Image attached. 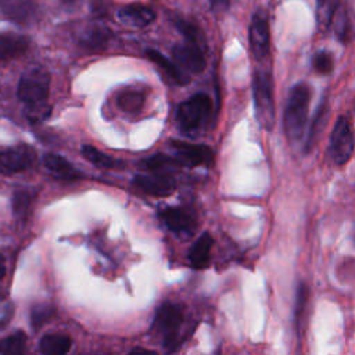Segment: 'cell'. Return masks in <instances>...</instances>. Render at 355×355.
Here are the masks:
<instances>
[{
	"mask_svg": "<svg viewBox=\"0 0 355 355\" xmlns=\"http://www.w3.org/2000/svg\"><path fill=\"white\" fill-rule=\"evenodd\" d=\"M309 101L311 89L306 83L300 82L290 89L283 114V128L290 143L298 141L304 135L308 121Z\"/></svg>",
	"mask_w": 355,
	"mask_h": 355,
	"instance_id": "cell-1",
	"label": "cell"
},
{
	"mask_svg": "<svg viewBox=\"0 0 355 355\" xmlns=\"http://www.w3.org/2000/svg\"><path fill=\"white\" fill-rule=\"evenodd\" d=\"M252 97L255 116L258 123L265 130H272L276 121L273 83L266 71H257L252 78Z\"/></svg>",
	"mask_w": 355,
	"mask_h": 355,
	"instance_id": "cell-2",
	"label": "cell"
},
{
	"mask_svg": "<svg viewBox=\"0 0 355 355\" xmlns=\"http://www.w3.org/2000/svg\"><path fill=\"white\" fill-rule=\"evenodd\" d=\"M212 114L211 98L204 93H197L183 101L176 112V121L183 132L200 130L209 121Z\"/></svg>",
	"mask_w": 355,
	"mask_h": 355,
	"instance_id": "cell-3",
	"label": "cell"
},
{
	"mask_svg": "<svg viewBox=\"0 0 355 355\" xmlns=\"http://www.w3.org/2000/svg\"><path fill=\"white\" fill-rule=\"evenodd\" d=\"M355 150V135L351 122L341 115L334 122L329 139V155L336 165H345Z\"/></svg>",
	"mask_w": 355,
	"mask_h": 355,
	"instance_id": "cell-4",
	"label": "cell"
},
{
	"mask_svg": "<svg viewBox=\"0 0 355 355\" xmlns=\"http://www.w3.org/2000/svg\"><path fill=\"white\" fill-rule=\"evenodd\" d=\"M50 87V75L46 69L35 67L28 69L19 79L18 97L25 104L47 100Z\"/></svg>",
	"mask_w": 355,
	"mask_h": 355,
	"instance_id": "cell-5",
	"label": "cell"
},
{
	"mask_svg": "<svg viewBox=\"0 0 355 355\" xmlns=\"http://www.w3.org/2000/svg\"><path fill=\"white\" fill-rule=\"evenodd\" d=\"M248 42L250 49L257 60H263L269 54V22L265 12H255L252 15L250 29H248Z\"/></svg>",
	"mask_w": 355,
	"mask_h": 355,
	"instance_id": "cell-6",
	"label": "cell"
},
{
	"mask_svg": "<svg viewBox=\"0 0 355 355\" xmlns=\"http://www.w3.org/2000/svg\"><path fill=\"white\" fill-rule=\"evenodd\" d=\"M36 158L35 151L29 146H17L0 153V172L12 175L28 169Z\"/></svg>",
	"mask_w": 355,
	"mask_h": 355,
	"instance_id": "cell-7",
	"label": "cell"
},
{
	"mask_svg": "<svg viewBox=\"0 0 355 355\" xmlns=\"http://www.w3.org/2000/svg\"><path fill=\"white\" fill-rule=\"evenodd\" d=\"M172 147L176 151L178 164L187 166L211 165L214 162V151L202 144H189L182 141H173Z\"/></svg>",
	"mask_w": 355,
	"mask_h": 355,
	"instance_id": "cell-8",
	"label": "cell"
},
{
	"mask_svg": "<svg viewBox=\"0 0 355 355\" xmlns=\"http://www.w3.org/2000/svg\"><path fill=\"white\" fill-rule=\"evenodd\" d=\"M0 10L12 22L29 25L37 19L36 0H0Z\"/></svg>",
	"mask_w": 355,
	"mask_h": 355,
	"instance_id": "cell-9",
	"label": "cell"
},
{
	"mask_svg": "<svg viewBox=\"0 0 355 355\" xmlns=\"http://www.w3.org/2000/svg\"><path fill=\"white\" fill-rule=\"evenodd\" d=\"M182 320V311L176 305L166 304L158 309L155 316V326L162 333L166 345H171L175 341Z\"/></svg>",
	"mask_w": 355,
	"mask_h": 355,
	"instance_id": "cell-10",
	"label": "cell"
},
{
	"mask_svg": "<svg viewBox=\"0 0 355 355\" xmlns=\"http://www.w3.org/2000/svg\"><path fill=\"white\" fill-rule=\"evenodd\" d=\"M173 58L187 71L200 73L205 68L204 54L197 43L187 42L184 44H176L172 49Z\"/></svg>",
	"mask_w": 355,
	"mask_h": 355,
	"instance_id": "cell-11",
	"label": "cell"
},
{
	"mask_svg": "<svg viewBox=\"0 0 355 355\" xmlns=\"http://www.w3.org/2000/svg\"><path fill=\"white\" fill-rule=\"evenodd\" d=\"M133 183L154 197H166L175 191V180L166 175H137Z\"/></svg>",
	"mask_w": 355,
	"mask_h": 355,
	"instance_id": "cell-12",
	"label": "cell"
},
{
	"mask_svg": "<svg viewBox=\"0 0 355 355\" xmlns=\"http://www.w3.org/2000/svg\"><path fill=\"white\" fill-rule=\"evenodd\" d=\"M116 15L122 24L129 26H136V28H143L150 25L155 18L154 10L143 4H129L125 7H121Z\"/></svg>",
	"mask_w": 355,
	"mask_h": 355,
	"instance_id": "cell-13",
	"label": "cell"
},
{
	"mask_svg": "<svg viewBox=\"0 0 355 355\" xmlns=\"http://www.w3.org/2000/svg\"><path fill=\"white\" fill-rule=\"evenodd\" d=\"M159 216L168 229L178 233H190L196 226L194 218L180 208L166 207L159 211Z\"/></svg>",
	"mask_w": 355,
	"mask_h": 355,
	"instance_id": "cell-14",
	"label": "cell"
},
{
	"mask_svg": "<svg viewBox=\"0 0 355 355\" xmlns=\"http://www.w3.org/2000/svg\"><path fill=\"white\" fill-rule=\"evenodd\" d=\"M212 244H214V239L209 233H202L196 240V243L191 245L189 251V261L193 268L204 269L208 266Z\"/></svg>",
	"mask_w": 355,
	"mask_h": 355,
	"instance_id": "cell-15",
	"label": "cell"
},
{
	"mask_svg": "<svg viewBox=\"0 0 355 355\" xmlns=\"http://www.w3.org/2000/svg\"><path fill=\"white\" fill-rule=\"evenodd\" d=\"M28 39L22 35L6 32L0 33V61L21 55L28 49Z\"/></svg>",
	"mask_w": 355,
	"mask_h": 355,
	"instance_id": "cell-16",
	"label": "cell"
},
{
	"mask_svg": "<svg viewBox=\"0 0 355 355\" xmlns=\"http://www.w3.org/2000/svg\"><path fill=\"white\" fill-rule=\"evenodd\" d=\"M43 164L53 175L61 179H78L80 173L61 155L46 154L43 157Z\"/></svg>",
	"mask_w": 355,
	"mask_h": 355,
	"instance_id": "cell-17",
	"label": "cell"
},
{
	"mask_svg": "<svg viewBox=\"0 0 355 355\" xmlns=\"http://www.w3.org/2000/svg\"><path fill=\"white\" fill-rule=\"evenodd\" d=\"M146 54H147V57H148L153 62H155L158 67H161V68L169 75V78L173 79L178 85H186V83L189 82V76H187L178 65H175L171 60H168V58H166L164 54H161L159 51L150 49V50L146 51Z\"/></svg>",
	"mask_w": 355,
	"mask_h": 355,
	"instance_id": "cell-18",
	"label": "cell"
},
{
	"mask_svg": "<svg viewBox=\"0 0 355 355\" xmlns=\"http://www.w3.org/2000/svg\"><path fill=\"white\" fill-rule=\"evenodd\" d=\"M39 347L46 355H64L71 348V338L65 334H46L40 338Z\"/></svg>",
	"mask_w": 355,
	"mask_h": 355,
	"instance_id": "cell-19",
	"label": "cell"
},
{
	"mask_svg": "<svg viewBox=\"0 0 355 355\" xmlns=\"http://www.w3.org/2000/svg\"><path fill=\"white\" fill-rule=\"evenodd\" d=\"M308 300H309V290L305 282H301L297 287L295 295V329L298 336L302 334L305 326V316L308 309Z\"/></svg>",
	"mask_w": 355,
	"mask_h": 355,
	"instance_id": "cell-20",
	"label": "cell"
},
{
	"mask_svg": "<svg viewBox=\"0 0 355 355\" xmlns=\"http://www.w3.org/2000/svg\"><path fill=\"white\" fill-rule=\"evenodd\" d=\"M338 8V0H316V22L319 29L330 28L334 14Z\"/></svg>",
	"mask_w": 355,
	"mask_h": 355,
	"instance_id": "cell-21",
	"label": "cell"
},
{
	"mask_svg": "<svg viewBox=\"0 0 355 355\" xmlns=\"http://www.w3.org/2000/svg\"><path fill=\"white\" fill-rule=\"evenodd\" d=\"M26 344V336L24 331H15L14 334L0 340V355H19L24 352Z\"/></svg>",
	"mask_w": 355,
	"mask_h": 355,
	"instance_id": "cell-22",
	"label": "cell"
},
{
	"mask_svg": "<svg viewBox=\"0 0 355 355\" xmlns=\"http://www.w3.org/2000/svg\"><path fill=\"white\" fill-rule=\"evenodd\" d=\"M333 28H334V33L338 37L340 42L347 43L351 37V22H349V17L345 11V8L340 7L337 8L334 18H333Z\"/></svg>",
	"mask_w": 355,
	"mask_h": 355,
	"instance_id": "cell-23",
	"label": "cell"
},
{
	"mask_svg": "<svg viewBox=\"0 0 355 355\" xmlns=\"http://www.w3.org/2000/svg\"><path fill=\"white\" fill-rule=\"evenodd\" d=\"M108 40V31L100 26H92L89 28L80 37V42L83 46L89 49H101L107 44Z\"/></svg>",
	"mask_w": 355,
	"mask_h": 355,
	"instance_id": "cell-24",
	"label": "cell"
},
{
	"mask_svg": "<svg viewBox=\"0 0 355 355\" xmlns=\"http://www.w3.org/2000/svg\"><path fill=\"white\" fill-rule=\"evenodd\" d=\"M82 154L90 164H93L98 168H112L115 165V161L111 157H108L107 154L101 153L100 150H97L96 147H93L90 144L82 146Z\"/></svg>",
	"mask_w": 355,
	"mask_h": 355,
	"instance_id": "cell-25",
	"label": "cell"
},
{
	"mask_svg": "<svg viewBox=\"0 0 355 355\" xmlns=\"http://www.w3.org/2000/svg\"><path fill=\"white\" fill-rule=\"evenodd\" d=\"M24 114L29 122L37 123V122L44 121L51 114V107L46 100L37 101V103H29V104H26Z\"/></svg>",
	"mask_w": 355,
	"mask_h": 355,
	"instance_id": "cell-26",
	"label": "cell"
},
{
	"mask_svg": "<svg viewBox=\"0 0 355 355\" xmlns=\"http://www.w3.org/2000/svg\"><path fill=\"white\" fill-rule=\"evenodd\" d=\"M143 101H144L143 94L136 90H126L118 97V105L126 112L139 111L143 105Z\"/></svg>",
	"mask_w": 355,
	"mask_h": 355,
	"instance_id": "cell-27",
	"label": "cell"
},
{
	"mask_svg": "<svg viewBox=\"0 0 355 355\" xmlns=\"http://www.w3.org/2000/svg\"><path fill=\"white\" fill-rule=\"evenodd\" d=\"M53 315H54L53 306L47 304L35 305L31 311V323L35 329H40L43 324H46L51 319Z\"/></svg>",
	"mask_w": 355,
	"mask_h": 355,
	"instance_id": "cell-28",
	"label": "cell"
},
{
	"mask_svg": "<svg viewBox=\"0 0 355 355\" xmlns=\"http://www.w3.org/2000/svg\"><path fill=\"white\" fill-rule=\"evenodd\" d=\"M333 55L326 50L318 51L312 58V67L320 75H329L333 71Z\"/></svg>",
	"mask_w": 355,
	"mask_h": 355,
	"instance_id": "cell-29",
	"label": "cell"
},
{
	"mask_svg": "<svg viewBox=\"0 0 355 355\" xmlns=\"http://www.w3.org/2000/svg\"><path fill=\"white\" fill-rule=\"evenodd\" d=\"M178 31L187 39V42H193V43H197L198 44V37H200V33H198V29L194 24L186 21V19H178L175 22Z\"/></svg>",
	"mask_w": 355,
	"mask_h": 355,
	"instance_id": "cell-30",
	"label": "cell"
},
{
	"mask_svg": "<svg viewBox=\"0 0 355 355\" xmlns=\"http://www.w3.org/2000/svg\"><path fill=\"white\" fill-rule=\"evenodd\" d=\"M175 161L164 154H155L153 155L151 158H147L146 161H143V165L147 168V169H151V171H158L159 168H164V166H168L171 164H173Z\"/></svg>",
	"mask_w": 355,
	"mask_h": 355,
	"instance_id": "cell-31",
	"label": "cell"
},
{
	"mask_svg": "<svg viewBox=\"0 0 355 355\" xmlns=\"http://www.w3.org/2000/svg\"><path fill=\"white\" fill-rule=\"evenodd\" d=\"M31 204V197L26 191H17L12 198V209L15 215L24 214Z\"/></svg>",
	"mask_w": 355,
	"mask_h": 355,
	"instance_id": "cell-32",
	"label": "cell"
},
{
	"mask_svg": "<svg viewBox=\"0 0 355 355\" xmlns=\"http://www.w3.org/2000/svg\"><path fill=\"white\" fill-rule=\"evenodd\" d=\"M229 4V0H212V6H215V7H219V8H222V7H226Z\"/></svg>",
	"mask_w": 355,
	"mask_h": 355,
	"instance_id": "cell-33",
	"label": "cell"
},
{
	"mask_svg": "<svg viewBox=\"0 0 355 355\" xmlns=\"http://www.w3.org/2000/svg\"><path fill=\"white\" fill-rule=\"evenodd\" d=\"M132 354H155L154 351H150V349H144V348H135L130 351Z\"/></svg>",
	"mask_w": 355,
	"mask_h": 355,
	"instance_id": "cell-34",
	"label": "cell"
},
{
	"mask_svg": "<svg viewBox=\"0 0 355 355\" xmlns=\"http://www.w3.org/2000/svg\"><path fill=\"white\" fill-rule=\"evenodd\" d=\"M62 4H65V6H73L78 0H60Z\"/></svg>",
	"mask_w": 355,
	"mask_h": 355,
	"instance_id": "cell-35",
	"label": "cell"
},
{
	"mask_svg": "<svg viewBox=\"0 0 355 355\" xmlns=\"http://www.w3.org/2000/svg\"><path fill=\"white\" fill-rule=\"evenodd\" d=\"M3 275H4V268L0 265V279L3 277Z\"/></svg>",
	"mask_w": 355,
	"mask_h": 355,
	"instance_id": "cell-36",
	"label": "cell"
}]
</instances>
